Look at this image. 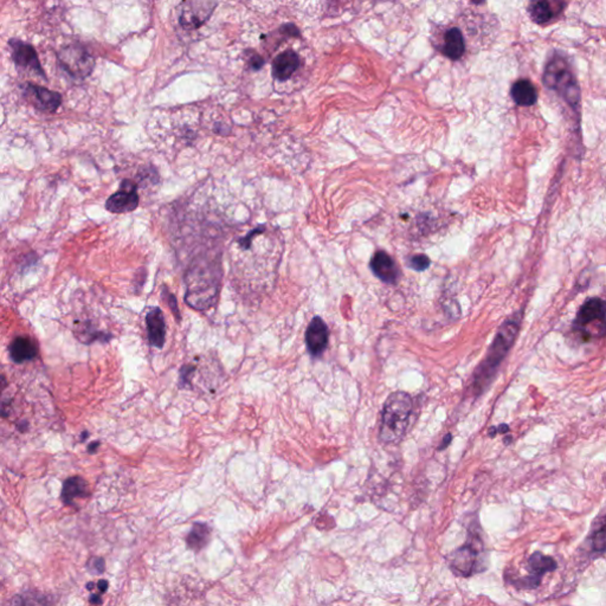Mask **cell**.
Wrapping results in <instances>:
<instances>
[{
  "instance_id": "cell-5",
  "label": "cell",
  "mask_w": 606,
  "mask_h": 606,
  "mask_svg": "<svg viewBox=\"0 0 606 606\" xmlns=\"http://www.w3.org/2000/svg\"><path fill=\"white\" fill-rule=\"evenodd\" d=\"M545 82L549 88L563 94V96H566L567 101H570L571 103H577L579 100L577 83L563 58H556L547 65Z\"/></svg>"
},
{
  "instance_id": "cell-12",
  "label": "cell",
  "mask_w": 606,
  "mask_h": 606,
  "mask_svg": "<svg viewBox=\"0 0 606 606\" xmlns=\"http://www.w3.org/2000/svg\"><path fill=\"white\" fill-rule=\"evenodd\" d=\"M146 326L150 344L155 348L164 347L166 340V323L162 309L153 307L148 310L146 314Z\"/></svg>"
},
{
  "instance_id": "cell-25",
  "label": "cell",
  "mask_w": 606,
  "mask_h": 606,
  "mask_svg": "<svg viewBox=\"0 0 606 606\" xmlns=\"http://www.w3.org/2000/svg\"><path fill=\"white\" fill-rule=\"evenodd\" d=\"M263 64H264V61H263L262 57H259V55H255V56L252 57V60H250V65H252V68H262Z\"/></svg>"
},
{
  "instance_id": "cell-20",
  "label": "cell",
  "mask_w": 606,
  "mask_h": 606,
  "mask_svg": "<svg viewBox=\"0 0 606 606\" xmlns=\"http://www.w3.org/2000/svg\"><path fill=\"white\" fill-rule=\"evenodd\" d=\"M210 539H211V529L208 528V524L197 522L193 524V527L187 535V546L189 549L199 552L208 545Z\"/></svg>"
},
{
  "instance_id": "cell-13",
  "label": "cell",
  "mask_w": 606,
  "mask_h": 606,
  "mask_svg": "<svg viewBox=\"0 0 606 606\" xmlns=\"http://www.w3.org/2000/svg\"><path fill=\"white\" fill-rule=\"evenodd\" d=\"M370 266L374 275L385 284H393L398 280V268L391 256L385 252H376L371 259Z\"/></svg>"
},
{
  "instance_id": "cell-6",
  "label": "cell",
  "mask_w": 606,
  "mask_h": 606,
  "mask_svg": "<svg viewBox=\"0 0 606 606\" xmlns=\"http://www.w3.org/2000/svg\"><path fill=\"white\" fill-rule=\"evenodd\" d=\"M9 47L11 49L12 61L15 62L18 70L40 76L43 81H47V74L40 64L36 49L31 44L23 42L18 38H11L9 40Z\"/></svg>"
},
{
  "instance_id": "cell-2",
  "label": "cell",
  "mask_w": 606,
  "mask_h": 606,
  "mask_svg": "<svg viewBox=\"0 0 606 606\" xmlns=\"http://www.w3.org/2000/svg\"><path fill=\"white\" fill-rule=\"evenodd\" d=\"M520 330L519 319H508L503 326L500 328V332L496 335L494 344L490 347L488 357L481 366V372L476 374V384L484 383L494 374L496 367L499 366L500 362L503 361L513 344L515 337Z\"/></svg>"
},
{
  "instance_id": "cell-14",
  "label": "cell",
  "mask_w": 606,
  "mask_h": 606,
  "mask_svg": "<svg viewBox=\"0 0 606 606\" xmlns=\"http://www.w3.org/2000/svg\"><path fill=\"white\" fill-rule=\"evenodd\" d=\"M89 494L88 482L83 477L72 476L64 481L61 499L65 506H75L76 500L84 499Z\"/></svg>"
},
{
  "instance_id": "cell-22",
  "label": "cell",
  "mask_w": 606,
  "mask_h": 606,
  "mask_svg": "<svg viewBox=\"0 0 606 606\" xmlns=\"http://www.w3.org/2000/svg\"><path fill=\"white\" fill-rule=\"evenodd\" d=\"M430 259L425 255H415L408 261L410 268L416 271H424L430 266Z\"/></svg>"
},
{
  "instance_id": "cell-29",
  "label": "cell",
  "mask_w": 606,
  "mask_h": 606,
  "mask_svg": "<svg viewBox=\"0 0 606 606\" xmlns=\"http://www.w3.org/2000/svg\"><path fill=\"white\" fill-rule=\"evenodd\" d=\"M99 447H100V442H94V443H91V444H89V447H88V451H89L90 454H94V452L97 451V448H99Z\"/></svg>"
},
{
  "instance_id": "cell-28",
  "label": "cell",
  "mask_w": 606,
  "mask_h": 606,
  "mask_svg": "<svg viewBox=\"0 0 606 606\" xmlns=\"http://www.w3.org/2000/svg\"><path fill=\"white\" fill-rule=\"evenodd\" d=\"M6 388H8V381H6V378L4 376L0 374V395H1V393H3V391Z\"/></svg>"
},
{
  "instance_id": "cell-1",
  "label": "cell",
  "mask_w": 606,
  "mask_h": 606,
  "mask_svg": "<svg viewBox=\"0 0 606 606\" xmlns=\"http://www.w3.org/2000/svg\"><path fill=\"white\" fill-rule=\"evenodd\" d=\"M413 399L405 392H393L384 404L379 438L385 444H395L405 434L413 413Z\"/></svg>"
},
{
  "instance_id": "cell-11",
  "label": "cell",
  "mask_w": 606,
  "mask_h": 606,
  "mask_svg": "<svg viewBox=\"0 0 606 606\" xmlns=\"http://www.w3.org/2000/svg\"><path fill=\"white\" fill-rule=\"evenodd\" d=\"M330 341V330L326 322L320 316L313 318L309 323L308 328L305 330V344L309 354L313 357H321L323 352L326 351Z\"/></svg>"
},
{
  "instance_id": "cell-24",
  "label": "cell",
  "mask_w": 606,
  "mask_h": 606,
  "mask_svg": "<svg viewBox=\"0 0 606 606\" xmlns=\"http://www.w3.org/2000/svg\"><path fill=\"white\" fill-rule=\"evenodd\" d=\"M162 295H164L165 302H167V305H169V308L172 310L173 314L176 316V319L180 320L179 309H178V305H176V298H174V295L171 294L167 289H164V291H162Z\"/></svg>"
},
{
  "instance_id": "cell-23",
  "label": "cell",
  "mask_w": 606,
  "mask_h": 606,
  "mask_svg": "<svg viewBox=\"0 0 606 606\" xmlns=\"http://www.w3.org/2000/svg\"><path fill=\"white\" fill-rule=\"evenodd\" d=\"M106 568V561L102 558H91L86 563V570L89 571L90 573L102 574Z\"/></svg>"
},
{
  "instance_id": "cell-27",
  "label": "cell",
  "mask_w": 606,
  "mask_h": 606,
  "mask_svg": "<svg viewBox=\"0 0 606 606\" xmlns=\"http://www.w3.org/2000/svg\"><path fill=\"white\" fill-rule=\"evenodd\" d=\"M90 602L93 605H101L102 604V598L99 595H91L89 598Z\"/></svg>"
},
{
  "instance_id": "cell-17",
  "label": "cell",
  "mask_w": 606,
  "mask_h": 606,
  "mask_svg": "<svg viewBox=\"0 0 606 606\" xmlns=\"http://www.w3.org/2000/svg\"><path fill=\"white\" fill-rule=\"evenodd\" d=\"M464 50H466V43H464L462 31L457 28L449 29L443 38V47H442L443 54L450 60H459L464 54Z\"/></svg>"
},
{
  "instance_id": "cell-10",
  "label": "cell",
  "mask_w": 606,
  "mask_h": 606,
  "mask_svg": "<svg viewBox=\"0 0 606 606\" xmlns=\"http://www.w3.org/2000/svg\"><path fill=\"white\" fill-rule=\"evenodd\" d=\"M556 568V563L551 556H544L540 552L533 553L528 559L527 571L529 576L521 579L517 586L519 588H538L542 583V578Z\"/></svg>"
},
{
  "instance_id": "cell-3",
  "label": "cell",
  "mask_w": 606,
  "mask_h": 606,
  "mask_svg": "<svg viewBox=\"0 0 606 606\" xmlns=\"http://www.w3.org/2000/svg\"><path fill=\"white\" fill-rule=\"evenodd\" d=\"M58 64L72 79H86L93 72L95 60L82 44L72 43L57 52Z\"/></svg>"
},
{
  "instance_id": "cell-15",
  "label": "cell",
  "mask_w": 606,
  "mask_h": 606,
  "mask_svg": "<svg viewBox=\"0 0 606 606\" xmlns=\"http://www.w3.org/2000/svg\"><path fill=\"white\" fill-rule=\"evenodd\" d=\"M300 58L293 50L284 51L273 62V76L279 81H287L298 69Z\"/></svg>"
},
{
  "instance_id": "cell-9",
  "label": "cell",
  "mask_w": 606,
  "mask_h": 606,
  "mask_svg": "<svg viewBox=\"0 0 606 606\" xmlns=\"http://www.w3.org/2000/svg\"><path fill=\"white\" fill-rule=\"evenodd\" d=\"M217 6L213 1H186L181 5L179 13L180 26L184 29L194 30L203 26Z\"/></svg>"
},
{
  "instance_id": "cell-21",
  "label": "cell",
  "mask_w": 606,
  "mask_h": 606,
  "mask_svg": "<svg viewBox=\"0 0 606 606\" xmlns=\"http://www.w3.org/2000/svg\"><path fill=\"white\" fill-rule=\"evenodd\" d=\"M529 15L535 23L545 24L553 18L552 8L547 1H537L529 5Z\"/></svg>"
},
{
  "instance_id": "cell-4",
  "label": "cell",
  "mask_w": 606,
  "mask_h": 606,
  "mask_svg": "<svg viewBox=\"0 0 606 606\" xmlns=\"http://www.w3.org/2000/svg\"><path fill=\"white\" fill-rule=\"evenodd\" d=\"M604 319H605V303L598 298H592L581 305L580 310L574 320L573 328L576 332L580 334L584 341L591 340L590 335V326L593 325V330L599 337H602L605 333L604 328Z\"/></svg>"
},
{
  "instance_id": "cell-7",
  "label": "cell",
  "mask_w": 606,
  "mask_h": 606,
  "mask_svg": "<svg viewBox=\"0 0 606 606\" xmlns=\"http://www.w3.org/2000/svg\"><path fill=\"white\" fill-rule=\"evenodd\" d=\"M23 95L38 109L44 113L54 114L61 107L62 95L45 86H38L33 82H26L21 86Z\"/></svg>"
},
{
  "instance_id": "cell-19",
  "label": "cell",
  "mask_w": 606,
  "mask_h": 606,
  "mask_svg": "<svg viewBox=\"0 0 606 606\" xmlns=\"http://www.w3.org/2000/svg\"><path fill=\"white\" fill-rule=\"evenodd\" d=\"M510 95L514 102L522 107L533 106L538 101V91L535 89L534 84L528 79H520L517 83H514L510 90Z\"/></svg>"
},
{
  "instance_id": "cell-18",
  "label": "cell",
  "mask_w": 606,
  "mask_h": 606,
  "mask_svg": "<svg viewBox=\"0 0 606 606\" xmlns=\"http://www.w3.org/2000/svg\"><path fill=\"white\" fill-rule=\"evenodd\" d=\"M10 357L16 364L29 361L36 358L38 349L29 337H18L10 344Z\"/></svg>"
},
{
  "instance_id": "cell-8",
  "label": "cell",
  "mask_w": 606,
  "mask_h": 606,
  "mask_svg": "<svg viewBox=\"0 0 606 606\" xmlns=\"http://www.w3.org/2000/svg\"><path fill=\"white\" fill-rule=\"evenodd\" d=\"M137 184L132 180L125 179L120 184V190L111 194L106 201V208L111 213H127L132 212L139 205V194Z\"/></svg>"
},
{
  "instance_id": "cell-16",
  "label": "cell",
  "mask_w": 606,
  "mask_h": 606,
  "mask_svg": "<svg viewBox=\"0 0 606 606\" xmlns=\"http://www.w3.org/2000/svg\"><path fill=\"white\" fill-rule=\"evenodd\" d=\"M475 549V546L466 545L455 553V558L452 560V568L456 571V573L466 577L473 573V568L476 566L478 556V553Z\"/></svg>"
},
{
  "instance_id": "cell-26",
  "label": "cell",
  "mask_w": 606,
  "mask_h": 606,
  "mask_svg": "<svg viewBox=\"0 0 606 606\" xmlns=\"http://www.w3.org/2000/svg\"><path fill=\"white\" fill-rule=\"evenodd\" d=\"M108 586H109V583L107 580H104V579L97 581L96 588L100 590L101 593H106Z\"/></svg>"
}]
</instances>
